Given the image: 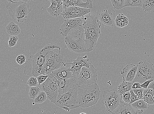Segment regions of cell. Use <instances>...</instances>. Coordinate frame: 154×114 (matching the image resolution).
Listing matches in <instances>:
<instances>
[{
  "mask_svg": "<svg viewBox=\"0 0 154 114\" xmlns=\"http://www.w3.org/2000/svg\"><path fill=\"white\" fill-rule=\"evenodd\" d=\"M145 13L154 12V0H144L142 7Z\"/></svg>",
  "mask_w": 154,
  "mask_h": 114,
  "instance_id": "26",
  "label": "cell"
},
{
  "mask_svg": "<svg viewBox=\"0 0 154 114\" xmlns=\"http://www.w3.org/2000/svg\"><path fill=\"white\" fill-rule=\"evenodd\" d=\"M63 9L70 6H76L81 8L92 9L93 4L91 0H87L84 2L83 0H63Z\"/></svg>",
  "mask_w": 154,
  "mask_h": 114,
  "instance_id": "18",
  "label": "cell"
},
{
  "mask_svg": "<svg viewBox=\"0 0 154 114\" xmlns=\"http://www.w3.org/2000/svg\"><path fill=\"white\" fill-rule=\"evenodd\" d=\"M31 0H21V1L26 2V3H29Z\"/></svg>",
  "mask_w": 154,
  "mask_h": 114,
  "instance_id": "43",
  "label": "cell"
},
{
  "mask_svg": "<svg viewBox=\"0 0 154 114\" xmlns=\"http://www.w3.org/2000/svg\"><path fill=\"white\" fill-rule=\"evenodd\" d=\"M116 26L119 27L123 28L126 26L128 24V18L123 14H120L115 19Z\"/></svg>",
  "mask_w": 154,
  "mask_h": 114,
  "instance_id": "24",
  "label": "cell"
},
{
  "mask_svg": "<svg viewBox=\"0 0 154 114\" xmlns=\"http://www.w3.org/2000/svg\"><path fill=\"white\" fill-rule=\"evenodd\" d=\"M115 9L119 10L124 8L125 0H110Z\"/></svg>",
  "mask_w": 154,
  "mask_h": 114,
  "instance_id": "30",
  "label": "cell"
},
{
  "mask_svg": "<svg viewBox=\"0 0 154 114\" xmlns=\"http://www.w3.org/2000/svg\"><path fill=\"white\" fill-rule=\"evenodd\" d=\"M137 65L134 64H129L125 66L121 72L124 80L132 82L137 75Z\"/></svg>",
  "mask_w": 154,
  "mask_h": 114,
  "instance_id": "17",
  "label": "cell"
},
{
  "mask_svg": "<svg viewBox=\"0 0 154 114\" xmlns=\"http://www.w3.org/2000/svg\"><path fill=\"white\" fill-rule=\"evenodd\" d=\"M91 63L87 55L78 57L76 59L73 60L72 63H66V65H71L70 69L74 77L77 78L81 72L82 68L83 66L88 67Z\"/></svg>",
  "mask_w": 154,
  "mask_h": 114,
  "instance_id": "14",
  "label": "cell"
},
{
  "mask_svg": "<svg viewBox=\"0 0 154 114\" xmlns=\"http://www.w3.org/2000/svg\"><path fill=\"white\" fill-rule=\"evenodd\" d=\"M65 60L60 53H57L53 51L50 52L46 57L43 69L42 74L49 75L63 65L66 66Z\"/></svg>",
  "mask_w": 154,
  "mask_h": 114,
  "instance_id": "7",
  "label": "cell"
},
{
  "mask_svg": "<svg viewBox=\"0 0 154 114\" xmlns=\"http://www.w3.org/2000/svg\"><path fill=\"white\" fill-rule=\"evenodd\" d=\"M12 2H17L21 1V0H11Z\"/></svg>",
  "mask_w": 154,
  "mask_h": 114,
  "instance_id": "44",
  "label": "cell"
},
{
  "mask_svg": "<svg viewBox=\"0 0 154 114\" xmlns=\"http://www.w3.org/2000/svg\"><path fill=\"white\" fill-rule=\"evenodd\" d=\"M122 101L121 96L115 89L106 90L103 92L101 102L106 107V111L112 114L114 110L119 106Z\"/></svg>",
  "mask_w": 154,
  "mask_h": 114,
  "instance_id": "8",
  "label": "cell"
},
{
  "mask_svg": "<svg viewBox=\"0 0 154 114\" xmlns=\"http://www.w3.org/2000/svg\"><path fill=\"white\" fill-rule=\"evenodd\" d=\"M91 9L70 6L63 9L62 15L65 20L82 17L91 12Z\"/></svg>",
  "mask_w": 154,
  "mask_h": 114,
  "instance_id": "13",
  "label": "cell"
},
{
  "mask_svg": "<svg viewBox=\"0 0 154 114\" xmlns=\"http://www.w3.org/2000/svg\"><path fill=\"white\" fill-rule=\"evenodd\" d=\"M7 1H8V2H12L11 0H7Z\"/></svg>",
  "mask_w": 154,
  "mask_h": 114,
  "instance_id": "45",
  "label": "cell"
},
{
  "mask_svg": "<svg viewBox=\"0 0 154 114\" xmlns=\"http://www.w3.org/2000/svg\"><path fill=\"white\" fill-rule=\"evenodd\" d=\"M130 92L131 94V104L140 99L138 97V96L134 93L132 89L130 91Z\"/></svg>",
  "mask_w": 154,
  "mask_h": 114,
  "instance_id": "38",
  "label": "cell"
},
{
  "mask_svg": "<svg viewBox=\"0 0 154 114\" xmlns=\"http://www.w3.org/2000/svg\"><path fill=\"white\" fill-rule=\"evenodd\" d=\"M154 79H150L146 80L144 82L141 84V88L143 89H147L148 88L149 85L152 82Z\"/></svg>",
  "mask_w": 154,
  "mask_h": 114,
  "instance_id": "39",
  "label": "cell"
},
{
  "mask_svg": "<svg viewBox=\"0 0 154 114\" xmlns=\"http://www.w3.org/2000/svg\"><path fill=\"white\" fill-rule=\"evenodd\" d=\"M148 104L149 105L154 104V90H153L152 97L149 99Z\"/></svg>",
  "mask_w": 154,
  "mask_h": 114,
  "instance_id": "41",
  "label": "cell"
},
{
  "mask_svg": "<svg viewBox=\"0 0 154 114\" xmlns=\"http://www.w3.org/2000/svg\"><path fill=\"white\" fill-rule=\"evenodd\" d=\"M59 94L58 97L69 91L71 89L79 86L77 78H64L59 80Z\"/></svg>",
  "mask_w": 154,
  "mask_h": 114,
  "instance_id": "16",
  "label": "cell"
},
{
  "mask_svg": "<svg viewBox=\"0 0 154 114\" xmlns=\"http://www.w3.org/2000/svg\"><path fill=\"white\" fill-rule=\"evenodd\" d=\"M133 84L131 82L123 81L118 86V91L121 96L124 94L129 92L132 90Z\"/></svg>",
  "mask_w": 154,
  "mask_h": 114,
  "instance_id": "25",
  "label": "cell"
},
{
  "mask_svg": "<svg viewBox=\"0 0 154 114\" xmlns=\"http://www.w3.org/2000/svg\"><path fill=\"white\" fill-rule=\"evenodd\" d=\"M27 83L30 87L37 86L38 84L37 77H30L27 81Z\"/></svg>",
  "mask_w": 154,
  "mask_h": 114,
  "instance_id": "33",
  "label": "cell"
},
{
  "mask_svg": "<svg viewBox=\"0 0 154 114\" xmlns=\"http://www.w3.org/2000/svg\"><path fill=\"white\" fill-rule=\"evenodd\" d=\"M131 105L137 114L142 113L148 108V103L143 99H139Z\"/></svg>",
  "mask_w": 154,
  "mask_h": 114,
  "instance_id": "21",
  "label": "cell"
},
{
  "mask_svg": "<svg viewBox=\"0 0 154 114\" xmlns=\"http://www.w3.org/2000/svg\"><path fill=\"white\" fill-rule=\"evenodd\" d=\"M49 76V75L41 74L37 78L38 84L42 85L47 79Z\"/></svg>",
  "mask_w": 154,
  "mask_h": 114,
  "instance_id": "36",
  "label": "cell"
},
{
  "mask_svg": "<svg viewBox=\"0 0 154 114\" xmlns=\"http://www.w3.org/2000/svg\"><path fill=\"white\" fill-rule=\"evenodd\" d=\"M26 58L25 55L20 54L18 56L16 59V61L19 65H21L26 62Z\"/></svg>",
  "mask_w": 154,
  "mask_h": 114,
  "instance_id": "35",
  "label": "cell"
},
{
  "mask_svg": "<svg viewBox=\"0 0 154 114\" xmlns=\"http://www.w3.org/2000/svg\"><path fill=\"white\" fill-rule=\"evenodd\" d=\"M153 90L148 88L144 89L143 92V99L148 103L151 98L152 93Z\"/></svg>",
  "mask_w": 154,
  "mask_h": 114,
  "instance_id": "31",
  "label": "cell"
},
{
  "mask_svg": "<svg viewBox=\"0 0 154 114\" xmlns=\"http://www.w3.org/2000/svg\"><path fill=\"white\" fill-rule=\"evenodd\" d=\"M55 48L59 49V53H60L61 48L59 45L55 43H51L39 50L35 54L31 55L25 63L23 74L35 77L42 74L46 57L50 52Z\"/></svg>",
  "mask_w": 154,
  "mask_h": 114,
  "instance_id": "1",
  "label": "cell"
},
{
  "mask_svg": "<svg viewBox=\"0 0 154 114\" xmlns=\"http://www.w3.org/2000/svg\"><path fill=\"white\" fill-rule=\"evenodd\" d=\"M134 93L140 99H143V92L144 89L143 88L132 89Z\"/></svg>",
  "mask_w": 154,
  "mask_h": 114,
  "instance_id": "37",
  "label": "cell"
},
{
  "mask_svg": "<svg viewBox=\"0 0 154 114\" xmlns=\"http://www.w3.org/2000/svg\"><path fill=\"white\" fill-rule=\"evenodd\" d=\"M112 114H135V112L131 104H127L124 102L122 100L120 104L115 109Z\"/></svg>",
  "mask_w": 154,
  "mask_h": 114,
  "instance_id": "20",
  "label": "cell"
},
{
  "mask_svg": "<svg viewBox=\"0 0 154 114\" xmlns=\"http://www.w3.org/2000/svg\"><path fill=\"white\" fill-rule=\"evenodd\" d=\"M63 9V5H55L51 4L47 10L50 15L54 17H57L62 15Z\"/></svg>",
  "mask_w": 154,
  "mask_h": 114,
  "instance_id": "23",
  "label": "cell"
},
{
  "mask_svg": "<svg viewBox=\"0 0 154 114\" xmlns=\"http://www.w3.org/2000/svg\"><path fill=\"white\" fill-rule=\"evenodd\" d=\"M9 15L17 23H22L26 20L29 13L31 10L27 3L22 1L9 2L6 6Z\"/></svg>",
  "mask_w": 154,
  "mask_h": 114,
  "instance_id": "4",
  "label": "cell"
},
{
  "mask_svg": "<svg viewBox=\"0 0 154 114\" xmlns=\"http://www.w3.org/2000/svg\"><path fill=\"white\" fill-rule=\"evenodd\" d=\"M122 100L127 104H130L131 94L130 91L126 92L121 95Z\"/></svg>",
  "mask_w": 154,
  "mask_h": 114,
  "instance_id": "34",
  "label": "cell"
},
{
  "mask_svg": "<svg viewBox=\"0 0 154 114\" xmlns=\"http://www.w3.org/2000/svg\"><path fill=\"white\" fill-rule=\"evenodd\" d=\"M64 65L53 71L51 73L58 80L64 78L74 77L70 67L66 68Z\"/></svg>",
  "mask_w": 154,
  "mask_h": 114,
  "instance_id": "19",
  "label": "cell"
},
{
  "mask_svg": "<svg viewBox=\"0 0 154 114\" xmlns=\"http://www.w3.org/2000/svg\"><path fill=\"white\" fill-rule=\"evenodd\" d=\"M65 42L67 47L74 53H82L86 50L84 31L73 32L65 37Z\"/></svg>",
  "mask_w": 154,
  "mask_h": 114,
  "instance_id": "5",
  "label": "cell"
},
{
  "mask_svg": "<svg viewBox=\"0 0 154 114\" xmlns=\"http://www.w3.org/2000/svg\"><path fill=\"white\" fill-rule=\"evenodd\" d=\"M18 40L19 38L17 35H11L8 42L9 47L11 48L16 46Z\"/></svg>",
  "mask_w": 154,
  "mask_h": 114,
  "instance_id": "32",
  "label": "cell"
},
{
  "mask_svg": "<svg viewBox=\"0 0 154 114\" xmlns=\"http://www.w3.org/2000/svg\"><path fill=\"white\" fill-rule=\"evenodd\" d=\"M132 89L142 88L141 86V84L138 82H136L132 84Z\"/></svg>",
  "mask_w": 154,
  "mask_h": 114,
  "instance_id": "40",
  "label": "cell"
},
{
  "mask_svg": "<svg viewBox=\"0 0 154 114\" xmlns=\"http://www.w3.org/2000/svg\"><path fill=\"white\" fill-rule=\"evenodd\" d=\"M79 86H84L97 83V70L91 63L88 67L83 66L77 78Z\"/></svg>",
  "mask_w": 154,
  "mask_h": 114,
  "instance_id": "11",
  "label": "cell"
},
{
  "mask_svg": "<svg viewBox=\"0 0 154 114\" xmlns=\"http://www.w3.org/2000/svg\"><path fill=\"white\" fill-rule=\"evenodd\" d=\"M115 11L112 8L104 10L98 17L99 19L104 26H113L115 19Z\"/></svg>",
  "mask_w": 154,
  "mask_h": 114,
  "instance_id": "15",
  "label": "cell"
},
{
  "mask_svg": "<svg viewBox=\"0 0 154 114\" xmlns=\"http://www.w3.org/2000/svg\"><path fill=\"white\" fill-rule=\"evenodd\" d=\"M56 106L69 112L70 110L79 107L78 102L77 87L70 90L58 96L54 103Z\"/></svg>",
  "mask_w": 154,
  "mask_h": 114,
  "instance_id": "6",
  "label": "cell"
},
{
  "mask_svg": "<svg viewBox=\"0 0 154 114\" xmlns=\"http://www.w3.org/2000/svg\"><path fill=\"white\" fill-rule=\"evenodd\" d=\"M59 80L51 73L49 74L47 79L42 84V90L47 94L48 99L54 103L59 94Z\"/></svg>",
  "mask_w": 154,
  "mask_h": 114,
  "instance_id": "10",
  "label": "cell"
},
{
  "mask_svg": "<svg viewBox=\"0 0 154 114\" xmlns=\"http://www.w3.org/2000/svg\"><path fill=\"white\" fill-rule=\"evenodd\" d=\"M41 91V89L37 86L30 87L28 92L29 97L34 100Z\"/></svg>",
  "mask_w": 154,
  "mask_h": 114,
  "instance_id": "29",
  "label": "cell"
},
{
  "mask_svg": "<svg viewBox=\"0 0 154 114\" xmlns=\"http://www.w3.org/2000/svg\"><path fill=\"white\" fill-rule=\"evenodd\" d=\"M148 88L154 90V80L151 83H150Z\"/></svg>",
  "mask_w": 154,
  "mask_h": 114,
  "instance_id": "42",
  "label": "cell"
},
{
  "mask_svg": "<svg viewBox=\"0 0 154 114\" xmlns=\"http://www.w3.org/2000/svg\"><path fill=\"white\" fill-rule=\"evenodd\" d=\"M144 0H125L124 8L127 6L142 7Z\"/></svg>",
  "mask_w": 154,
  "mask_h": 114,
  "instance_id": "27",
  "label": "cell"
},
{
  "mask_svg": "<svg viewBox=\"0 0 154 114\" xmlns=\"http://www.w3.org/2000/svg\"><path fill=\"white\" fill-rule=\"evenodd\" d=\"M7 32L10 35H17L20 33L21 29L18 25L11 21L6 27Z\"/></svg>",
  "mask_w": 154,
  "mask_h": 114,
  "instance_id": "22",
  "label": "cell"
},
{
  "mask_svg": "<svg viewBox=\"0 0 154 114\" xmlns=\"http://www.w3.org/2000/svg\"><path fill=\"white\" fill-rule=\"evenodd\" d=\"M82 17L83 20L86 50L89 52L94 49L101 35V23L95 14L89 13Z\"/></svg>",
  "mask_w": 154,
  "mask_h": 114,
  "instance_id": "2",
  "label": "cell"
},
{
  "mask_svg": "<svg viewBox=\"0 0 154 114\" xmlns=\"http://www.w3.org/2000/svg\"><path fill=\"white\" fill-rule=\"evenodd\" d=\"M79 107L88 108L95 105L99 100L101 91L96 83L77 87Z\"/></svg>",
  "mask_w": 154,
  "mask_h": 114,
  "instance_id": "3",
  "label": "cell"
},
{
  "mask_svg": "<svg viewBox=\"0 0 154 114\" xmlns=\"http://www.w3.org/2000/svg\"><path fill=\"white\" fill-rule=\"evenodd\" d=\"M137 65V73L132 82V84L138 82L142 84L146 80L154 79V66L153 64L150 63L146 60H143L139 62Z\"/></svg>",
  "mask_w": 154,
  "mask_h": 114,
  "instance_id": "9",
  "label": "cell"
},
{
  "mask_svg": "<svg viewBox=\"0 0 154 114\" xmlns=\"http://www.w3.org/2000/svg\"><path fill=\"white\" fill-rule=\"evenodd\" d=\"M48 99L47 94L44 91H41L34 100L35 103L41 104L45 102Z\"/></svg>",
  "mask_w": 154,
  "mask_h": 114,
  "instance_id": "28",
  "label": "cell"
},
{
  "mask_svg": "<svg viewBox=\"0 0 154 114\" xmlns=\"http://www.w3.org/2000/svg\"><path fill=\"white\" fill-rule=\"evenodd\" d=\"M60 34L63 37L77 31H84L82 17L65 20L60 26Z\"/></svg>",
  "mask_w": 154,
  "mask_h": 114,
  "instance_id": "12",
  "label": "cell"
}]
</instances>
